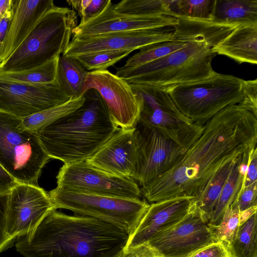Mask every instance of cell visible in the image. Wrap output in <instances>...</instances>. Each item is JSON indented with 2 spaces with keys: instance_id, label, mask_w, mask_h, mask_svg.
<instances>
[{
  "instance_id": "cell-24",
  "label": "cell",
  "mask_w": 257,
  "mask_h": 257,
  "mask_svg": "<svg viewBox=\"0 0 257 257\" xmlns=\"http://www.w3.org/2000/svg\"><path fill=\"white\" fill-rule=\"evenodd\" d=\"M211 21L238 25L257 24V1L216 0Z\"/></svg>"
},
{
  "instance_id": "cell-38",
  "label": "cell",
  "mask_w": 257,
  "mask_h": 257,
  "mask_svg": "<svg viewBox=\"0 0 257 257\" xmlns=\"http://www.w3.org/2000/svg\"><path fill=\"white\" fill-rule=\"evenodd\" d=\"M257 182V148L251 149L248 153L246 173L239 193L245 187Z\"/></svg>"
},
{
  "instance_id": "cell-23",
  "label": "cell",
  "mask_w": 257,
  "mask_h": 257,
  "mask_svg": "<svg viewBox=\"0 0 257 257\" xmlns=\"http://www.w3.org/2000/svg\"><path fill=\"white\" fill-rule=\"evenodd\" d=\"M248 153H245L235 161L208 222L210 226L219 224L227 208L236 199L240 191L246 173Z\"/></svg>"
},
{
  "instance_id": "cell-17",
  "label": "cell",
  "mask_w": 257,
  "mask_h": 257,
  "mask_svg": "<svg viewBox=\"0 0 257 257\" xmlns=\"http://www.w3.org/2000/svg\"><path fill=\"white\" fill-rule=\"evenodd\" d=\"M114 4L108 0L102 10L83 25L72 31V38H79L113 32L165 28L175 27L177 18L169 16H137L116 11Z\"/></svg>"
},
{
  "instance_id": "cell-34",
  "label": "cell",
  "mask_w": 257,
  "mask_h": 257,
  "mask_svg": "<svg viewBox=\"0 0 257 257\" xmlns=\"http://www.w3.org/2000/svg\"><path fill=\"white\" fill-rule=\"evenodd\" d=\"M240 223V211L236 206L230 205L227 208L219 224L210 226L217 241L226 246L234 238Z\"/></svg>"
},
{
  "instance_id": "cell-22",
  "label": "cell",
  "mask_w": 257,
  "mask_h": 257,
  "mask_svg": "<svg viewBox=\"0 0 257 257\" xmlns=\"http://www.w3.org/2000/svg\"><path fill=\"white\" fill-rule=\"evenodd\" d=\"M238 63L257 64V24L238 26L226 38L211 48Z\"/></svg>"
},
{
  "instance_id": "cell-21",
  "label": "cell",
  "mask_w": 257,
  "mask_h": 257,
  "mask_svg": "<svg viewBox=\"0 0 257 257\" xmlns=\"http://www.w3.org/2000/svg\"><path fill=\"white\" fill-rule=\"evenodd\" d=\"M178 24L174 27L172 40L189 42L199 41L210 48L216 46L239 25L214 23L176 16Z\"/></svg>"
},
{
  "instance_id": "cell-45",
  "label": "cell",
  "mask_w": 257,
  "mask_h": 257,
  "mask_svg": "<svg viewBox=\"0 0 257 257\" xmlns=\"http://www.w3.org/2000/svg\"><path fill=\"white\" fill-rule=\"evenodd\" d=\"M12 8V0H0V19Z\"/></svg>"
},
{
  "instance_id": "cell-13",
  "label": "cell",
  "mask_w": 257,
  "mask_h": 257,
  "mask_svg": "<svg viewBox=\"0 0 257 257\" xmlns=\"http://www.w3.org/2000/svg\"><path fill=\"white\" fill-rule=\"evenodd\" d=\"M91 89L103 99L113 123L123 129L135 128L139 121L140 100L126 81L108 70L88 72L84 94Z\"/></svg>"
},
{
  "instance_id": "cell-2",
  "label": "cell",
  "mask_w": 257,
  "mask_h": 257,
  "mask_svg": "<svg viewBox=\"0 0 257 257\" xmlns=\"http://www.w3.org/2000/svg\"><path fill=\"white\" fill-rule=\"evenodd\" d=\"M128 237L102 220L54 209L33 231L17 238L15 246L24 257H117Z\"/></svg>"
},
{
  "instance_id": "cell-39",
  "label": "cell",
  "mask_w": 257,
  "mask_h": 257,
  "mask_svg": "<svg viewBox=\"0 0 257 257\" xmlns=\"http://www.w3.org/2000/svg\"><path fill=\"white\" fill-rule=\"evenodd\" d=\"M160 255L148 242L121 251L117 257H157Z\"/></svg>"
},
{
  "instance_id": "cell-40",
  "label": "cell",
  "mask_w": 257,
  "mask_h": 257,
  "mask_svg": "<svg viewBox=\"0 0 257 257\" xmlns=\"http://www.w3.org/2000/svg\"><path fill=\"white\" fill-rule=\"evenodd\" d=\"M190 257H230L226 246L221 241L213 243Z\"/></svg>"
},
{
  "instance_id": "cell-20",
  "label": "cell",
  "mask_w": 257,
  "mask_h": 257,
  "mask_svg": "<svg viewBox=\"0 0 257 257\" xmlns=\"http://www.w3.org/2000/svg\"><path fill=\"white\" fill-rule=\"evenodd\" d=\"M56 6L53 0H12L13 16L0 53V63L18 47L39 20Z\"/></svg>"
},
{
  "instance_id": "cell-9",
  "label": "cell",
  "mask_w": 257,
  "mask_h": 257,
  "mask_svg": "<svg viewBox=\"0 0 257 257\" xmlns=\"http://www.w3.org/2000/svg\"><path fill=\"white\" fill-rule=\"evenodd\" d=\"M129 84L141 104L138 123L156 130L186 149L200 136L204 125L195 123L184 115L165 89Z\"/></svg>"
},
{
  "instance_id": "cell-11",
  "label": "cell",
  "mask_w": 257,
  "mask_h": 257,
  "mask_svg": "<svg viewBox=\"0 0 257 257\" xmlns=\"http://www.w3.org/2000/svg\"><path fill=\"white\" fill-rule=\"evenodd\" d=\"M56 188L84 193L140 198V188L131 177L114 176L85 161L64 164L56 176Z\"/></svg>"
},
{
  "instance_id": "cell-12",
  "label": "cell",
  "mask_w": 257,
  "mask_h": 257,
  "mask_svg": "<svg viewBox=\"0 0 257 257\" xmlns=\"http://www.w3.org/2000/svg\"><path fill=\"white\" fill-rule=\"evenodd\" d=\"M69 100L58 81L30 84L0 79V111L22 119Z\"/></svg>"
},
{
  "instance_id": "cell-14",
  "label": "cell",
  "mask_w": 257,
  "mask_h": 257,
  "mask_svg": "<svg viewBox=\"0 0 257 257\" xmlns=\"http://www.w3.org/2000/svg\"><path fill=\"white\" fill-rule=\"evenodd\" d=\"M54 204L37 185L19 183L9 194L6 231L13 240L33 231L51 211Z\"/></svg>"
},
{
  "instance_id": "cell-7",
  "label": "cell",
  "mask_w": 257,
  "mask_h": 257,
  "mask_svg": "<svg viewBox=\"0 0 257 257\" xmlns=\"http://www.w3.org/2000/svg\"><path fill=\"white\" fill-rule=\"evenodd\" d=\"M22 118L0 111V165L18 183L36 184L50 160L36 132Z\"/></svg>"
},
{
  "instance_id": "cell-26",
  "label": "cell",
  "mask_w": 257,
  "mask_h": 257,
  "mask_svg": "<svg viewBox=\"0 0 257 257\" xmlns=\"http://www.w3.org/2000/svg\"><path fill=\"white\" fill-rule=\"evenodd\" d=\"M236 160L219 170L208 182L200 195L193 200V208L198 211L208 223L212 217L223 186Z\"/></svg>"
},
{
  "instance_id": "cell-41",
  "label": "cell",
  "mask_w": 257,
  "mask_h": 257,
  "mask_svg": "<svg viewBox=\"0 0 257 257\" xmlns=\"http://www.w3.org/2000/svg\"><path fill=\"white\" fill-rule=\"evenodd\" d=\"M108 0H91L86 9L79 25H83L98 14L106 4Z\"/></svg>"
},
{
  "instance_id": "cell-43",
  "label": "cell",
  "mask_w": 257,
  "mask_h": 257,
  "mask_svg": "<svg viewBox=\"0 0 257 257\" xmlns=\"http://www.w3.org/2000/svg\"><path fill=\"white\" fill-rule=\"evenodd\" d=\"M13 16V8L0 19V53L4 41L7 35Z\"/></svg>"
},
{
  "instance_id": "cell-33",
  "label": "cell",
  "mask_w": 257,
  "mask_h": 257,
  "mask_svg": "<svg viewBox=\"0 0 257 257\" xmlns=\"http://www.w3.org/2000/svg\"><path fill=\"white\" fill-rule=\"evenodd\" d=\"M132 52L128 50L103 51L85 53L74 58L86 70H106Z\"/></svg>"
},
{
  "instance_id": "cell-5",
  "label": "cell",
  "mask_w": 257,
  "mask_h": 257,
  "mask_svg": "<svg viewBox=\"0 0 257 257\" xmlns=\"http://www.w3.org/2000/svg\"><path fill=\"white\" fill-rule=\"evenodd\" d=\"M76 12L55 6L46 12L13 53L0 63V73L33 69L60 56L78 25Z\"/></svg>"
},
{
  "instance_id": "cell-36",
  "label": "cell",
  "mask_w": 257,
  "mask_h": 257,
  "mask_svg": "<svg viewBox=\"0 0 257 257\" xmlns=\"http://www.w3.org/2000/svg\"><path fill=\"white\" fill-rule=\"evenodd\" d=\"M9 194L0 196V253L11 247L14 241L9 237L6 231Z\"/></svg>"
},
{
  "instance_id": "cell-8",
  "label": "cell",
  "mask_w": 257,
  "mask_h": 257,
  "mask_svg": "<svg viewBox=\"0 0 257 257\" xmlns=\"http://www.w3.org/2000/svg\"><path fill=\"white\" fill-rule=\"evenodd\" d=\"M49 195L55 209L69 210L75 214L93 217L111 224L131 234L148 209L146 200L84 193L57 188Z\"/></svg>"
},
{
  "instance_id": "cell-46",
  "label": "cell",
  "mask_w": 257,
  "mask_h": 257,
  "mask_svg": "<svg viewBox=\"0 0 257 257\" xmlns=\"http://www.w3.org/2000/svg\"><path fill=\"white\" fill-rule=\"evenodd\" d=\"M157 257H164V256H161V255H159V256H157Z\"/></svg>"
},
{
  "instance_id": "cell-29",
  "label": "cell",
  "mask_w": 257,
  "mask_h": 257,
  "mask_svg": "<svg viewBox=\"0 0 257 257\" xmlns=\"http://www.w3.org/2000/svg\"><path fill=\"white\" fill-rule=\"evenodd\" d=\"M84 100L83 95L22 118V126L26 130L36 132L39 128L75 111L83 104Z\"/></svg>"
},
{
  "instance_id": "cell-3",
  "label": "cell",
  "mask_w": 257,
  "mask_h": 257,
  "mask_svg": "<svg viewBox=\"0 0 257 257\" xmlns=\"http://www.w3.org/2000/svg\"><path fill=\"white\" fill-rule=\"evenodd\" d=\"M83 104L75 111L39 128L36 133L50 159L64 164L91 157L118 128L97 90L91 89Z\"/></svg>"
},
{
  "instance_id": "cell-16",
  "label": "cell",
  "mask_w": 257,
  "mask_h": 257,
  "mask_svg": "<svg viewBox=\"0 0 257 257\" xmlns=\"http://www.w3.org/2000/svg\"><path fill=\"white\" fill-rule=\"evenodd\" d=\"M173 31L164 28L113 32L72 38L62 54L74 57L103 51L141 49L147 45L172 40Z\"/></svg>"
},
{
  "instance_id": "cell-4",
  "label": "cell",
  "mask_w": 257,
  "mask_h": 257,
  "mask_svg": "<svg viewBox=\"0 0 257 257\" xmlns=\"http://www.w3.org/2000/svg\"><path fill=\"white\" fill-rule=\"evenodd\" d=\"M216 55L206 43L191 41L182 49L146 64L129 68H117L115 74L129 84L165 89L215 75L212 61Z\"/></svg>"
},
{
  "instance_id": "cell-19",
  "label": "cell",
  "mask_w": 257,
  "mask_h": 257,
  "mask_svg": "<svg viewBox=\"0 0 257 257\" xmlns=\"http://www.w3.org/2000/svg\"><path fill=\"white\" fill-rule=\"evenodd\" d=\"M92 166L119 177H132L136 163L135 127H118L109 139L85 161Z\"/></svg>"
},
{
  "instance_id": "cell-18",
  "label": "cell",
  "mask_w": 257,
  "mask_h": 257,
  "mask_svg": "<svg viewBox=\"0 0 257 257\" xmlns=\"http://www.w3.org/2000/svg\"><path fill=\"white\" fill-rule=\"evenodd\" d=\"M194 197L177 196L150 204L122 249L148 242L153 236L180 221L193 209Z\"/></svg>"
},
{
  "instance_id": "cell-44",
  "label": "cell",
  "mask_w": 257,
  "mask_h": 257,
  "mask_svg": "<svg viewBox=\"0 0 257 257\" xmlns=\"http://www.w3.org/2000/svg\"><path fill=\"white\" fill-rule=\"evenodd\" d=\"M91 0H69L66 1L69 6L72 8V10H75L78 15L81 18L84 13L91 3Z\"/></svg>"
},
{
  "instance_id": "cell-35",
  "label": "cell",
  "mask_w": 257,
  "mask_h": 257,
  "mask_svg": "<svg viewBox=\"0 0 257 257\" xmlns=\"http://www.w3.org/2000/svg\"><path fill=\"white\" fill-rule=\"evenodd\" d=\"M257 182L244 188L231 205L238 207L240 213L257 207Z\"/></svg>"
},
{
  "instance_id": "cell-15",
  "label": "cell",
  "mask_w": 257,
  "mask_h": 257,
  "mask_svg": "<svg viewBox=\"0 0 257 257\" xmlns=\"http://www.w3.org/2000/svg\"><path fill=\"white\" fill-rule=\"evenodd\" d=\"M217 241L208 223L193 208L180 221L148 242L162 256L190 257Z\"/></svg>"
},
{
  "instance_id": "cell-10",
  "label": "cell",
  "mask_w": 257,
  "mask_h": 257,
  "mask_svg": "<svg viewBox=\"0 0 257 257\" xmlns=\"http://www.w3.org/2000/svg\"><path fill=\"white\" fill-rule=\"evenodd\" d=\"M135 138L136 163L132 178L141 187L169 170L188 149L139 123L135 127Z\"/></svg>"
},
{
  "instance_id": "cell-31",
  "label": "cell",
  "mask_w": 257,
  "mask_h": 257,
  "mask_svg": "<svg viewBox=\"0 0 257 257\" xmlns=\"http://www.w3.org/2000/svg\"><path fill=\"white\" fill-rule=\"evenodd\" d=\"M188 43L172 40L147 45L129 58L122 67L133 68L152 62L182 49Z\"/></svg>"
},
{
  "instance_id": "cell-28",
  "label": "cell",
  "mask_w": 257,
  "mask_h": 257,
  "mask_svg": "<svg viewBox=\"0 0 257 257\" xmlns=\"http://www.w3.org/2000/svg\"><path fill=\"white\" fill-rule=\"evenodd\" d=\"M60 56L39 67L16 72L0 73V79L30 84L56 82Z\"/></svg>"
},
{
  "instance_id": "cell-6",
  "label": "cell",
  "mask_w": 257,
  "mask_h": 257,
  "mask_svg": "<svg viewBox=\"0 0 257 257\" xmlns=\"http://www.w3.org/2000/svg\"><path fill=\"white\" fill-rule=\"evenodd\" d=\"M243 79L217 73L200 81L165 88L180 112L204 125L221 110L243 100Z\"/></svg>"
},
{
  "instance_id": "cell-37",
  "label": "cell",
  "mask_w": 257,
  "mask_h": 257,
  "mask_svg": "<svg viewBox=\"0 0 257 257\" xmlns=\"http://www.w3.org/2000/svg\"><path fill=\"white\" fill-rule=\"evenodd\" d=\"M243 100L239 103L257 113V79L242 81Z\"/></svg>"
},
{
  "instance_id": "cell-30",
  "label": "cell",
  "mask_w": 257,
  "mask_h": 257,
  "mask_svg": "<svg viewBox=\"0 0 257 257\" xmlns=\"http://www.w3.org/2000/svg\"><path fill=\"white\" fill-rule=\"evenodd\" d=\"M170 3L166 0H122L113 6L116 11L129 15L171 17Z\"/></svg>"
},
{
  "instance_id": "cell-25",
  "label": "cell",
  "mask_w": 257,
  "mask_h": 257,
  "mask_svg": "<svg viewBox=\"0 0 257 257\" xmlns=\"http://www.w3.org/2000/svg\"><path fill=\"white\" fill-rule=\"evenodd\" d=\"M88 72L75 58L63 55L60 56L57 80L70 99H77L84 95L85 83Z\"/></svg>"
},
{
  "instance_id": "cell-1",
  "label": "cell",
  "mask_w": 257,
  "mask_h": 257,
  "mask_svg": "<svg viewBox=\"0 0 257 257\" xmlns=\"http://www.w3.org/2000/svg\"><path fill=\"white\" fill-rule=\"evenodd\" d=\"M257 113L240 104L226 106L204 125L200 136L167 172L141 187L150 203L200 195L223 167L256 147Z\"/></svg>"
},
{
  "instance_id": "cell-42",
  "label": "cell",
  "mask_w": 257,
  "mask_h": 257,
  "mask_svg": "<svg viewBox=\"0 0 257 257\" xmlns=\"http://www.w3.org/2000/svg\"><path fill=\"white\" fill-rule=\"evenodd\" d=\"M19 183L0 165V196L9 194Z\"/></svg>"
},
{
  "instance_id": "cell-32",
  "label": "cell",
  "mask_w": 257,
  "mask_h": 257,
  "mask_svg": "<svg viewBox=\"0 0 257 257\" xmlns=\"http://www.w3.org/2000/svg\"><path fill=\"white\" fill-rule=\"evenodd\" d=\"M216 0L171 1V17L181 16L192 19L211 21Z\"/></svg>"
},
{
  "instance_id": "cell-27",
  "label": "cell",
  "mask_w": 257,
  "mask_h": 257,
  "mask_svg": "<svg viewBox=\"0 0 257 257\" xmlns=\"http://www.w3.org/2000/svg\"><path fill=\"white\" fill-rule=\"evenodd\" d=\"M226 247L230 257H257L256 212L239 224Z\"/></svg>"
}]
</instances>
